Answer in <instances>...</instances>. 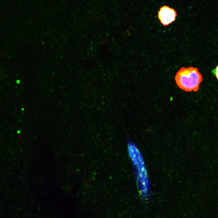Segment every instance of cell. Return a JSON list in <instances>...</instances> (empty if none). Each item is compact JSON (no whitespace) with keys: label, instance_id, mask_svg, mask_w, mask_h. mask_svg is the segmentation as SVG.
I'll return each instance as SVG.
<instances>
[{"label":"cell","instance_id":"cell-1","mask_svg":"<svg viewBox=\"0 0 218 218\" xmlns=\"http://www.w3.org/2000/svg\"><path fill=\"white\" fill-rule=\"evenodd\" d=\"M127 148L139 190L144 198H148L150 192V183L143 156L137 147L130 139L128 140Z\"/></svg>","mask_w":218,"mask_h":218},{"label":"cell","instance_id":"cell-2","mask_svg":"<svg viewBox=\"0 0 218 218\" xmlns=\"http://www.w3.org/2000/svg\"><path fill=\"white\" fill-rule=\"evenodd\" d=\"M174 78L177 86L186 92L197 91L203 80L202 76L198 69L192 67L181 68Z\"/></svg>","mask_w":218,"mask_h":218},{"label":"cell","instance_id":"cell-3","mask_svg":"<svg viewBox=\"0 0 218 218\" xmlns=\"http://www.w3.org/2000/svg\"><path fill=\"white\" fill-rule=\"evenodd\" d=\"M177 12L173 8L167 5L161 7L158 12V17L161 23L166 26L174 21Z\"/></svg>","mask_w":218,"mask_h":218},{"label":"cell","instance_id":"cell-4","mask_svg":"<svg viewBox=\"0 0 218 218\" xmlns=\"http://www.w3.org/2000/svg\"><path fill=\"white\" fill-rule=\"evenodd\" d=\"M213 73L215 74V75L218 80V65L216 66V68L213 71Z\"/></svg>","mask_w":218,"mask_h":218}]
</instances>
